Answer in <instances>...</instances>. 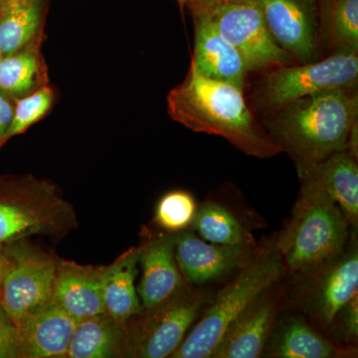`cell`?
Returning a JSON list of instances; mask_svg holds the SVG:
<instances>
[{
  "instance_id": "1",
  "label": "cell",
  "mask_w": 358,
  "mask_h": 358,
  "mask_svg": "<svg viewBox=\"0 0 358 358\" xmlns=\"http://www.w3.org/2000/svg\"><path fill=\"white\" fill-rule=\"evenodd\" d=\"M167 110L185 128L221 136L244 154L267 159L282 152L259 128L243 91L203 77L192 67L185 81L169 92Z\"/></svg>"
},
{
  "instance_id": "2",
  "label": "cell",
  "mask_w": 358,
  "mask_h": 358,
  "mask_svg": "<svg viewBox=\"0 0 358 358\" xmlns=\"http://www.w3.org/2000/svg\"><path fill=\"white\" fill-rule=\"evenodd\" d=\"M268 136L287 152L296 169L345 150L357 122V89H334L298 99L270 114Z\"/></svg>"
},
{
  "instance_id": "3",
  "label": "cell",
  "mask_w": 358,
  "mask_h": 358,
  "mask_svg": "<svg viewBox=\"0 0 358 358\" xmlns=\"http://www.w3.org/2000/svg\"><path fill=\"white\" fill-rule=\"evenodd\" d=\"M300 178L298 199L275 245L285 271L303 278L345 250L350 224L312 179Z\"/></svg>"
},
{
  "instance_id": "4",
  "label": "cell",
  "mask_w": 358,
  "mask_h": 358,
  "mask_svg": "<svg viewBox=\"0 0 358 358\" xmlns=\"http://www.w3.org/2000/svg\"><path fill=\"white\" fill-rule=\"evenodd\" d=\"M284 273L275 243L252 254L236 277L202 310L197 324L171 357H212L231 324L261 294L274 287Z\"/></svg>"
},
{
  "instance_id": "5",
  "label": "cell",
  "mask_w": 358,
  "mask_h": 358,
  "mask_svg": "<svg viewBox=\"0 0 358 358\" xmlns=\"http://www.w3.org/2000/svg\"><path fill=\"white\" fill-rule=\"evenodd\" d=\"M76 226L74 207L51 181L33 176H0V244L33 235L60 238Z\"/></svg>"
},
{
  "instance_id": "6",
  "label": "cell",
  "mask_w": 358,
  "mask_h": 358,
  "mask_svg": "<svg viewBox=\"0 0 358 358\" xmlns=\"http://www.w3.org/2000/svg\"><path fill=\"white\" fill-rule=\"evenodd\" d=\"M358 53L331 54L301 65L273 68L254 94L256 109L272 114L303 96L334 89H357Z\"/></svg>"
},
{
  "instance_id": "7",
  "label": "cell",
  "mask_w": 358,
  "mask_h": 358,
  "mask_svg": "<svg viewBox=\"0 0 358 358\" xmlns=\"http://www.w3.org/2000/svg\"><path fill=\"white\" fill-rule=\"evenodd\" d=\"M6 270L0 286V303L16 326L52 303L58 259L25 244L4 245Z\"/></svg>"
},
{
  "instance_id": "8",
  "label": "cell",
  "mask_w": 358,
  "mask_h": 358,
  "mask_svg": "<svg viewBox=\"0 0 358 358\" xmlns=\"http://www.w3.org/2000/svg\"><path fill=\"white\" fill-rule=\"evenodd\" d=\"M204 17L241 54L250 71L291 65L293 58L271 36L257 0H230L194 11Z\"/></svg>"
},
{
  "instance_id": "9",
  "label": "cell",
  "mask_w": 358,
  "mask_h": 358,
  "mask_svg": "<svg viewBox=\"0 0 358 358\" xmlns=\"http://www.w3.org/2000/svg\"><path fill=\"white\" fill-rule=\"evenodd\" d=\"M206 294L185 286L169 300L147 310L131 338V357H171L185 338L189 327L199 320Z\"/></svg>"
},
{
  "instance_id": "10",
  "label": "cell",
  "mask_w": 358,
  "mask_h": 358,
  "mask_svg": "<svg viewBox=\"0 0 358 358\" xmlns=\"http://www.w3.org/2000/svg\"><path fill=\"white\" fill-rule=\"evenodd\" d=\"M303 278L310 279L303 299L308 312L320 326L329 329L358 294V249L355 236L341 253Z\"/></svg>"
},
{
  "instance_id": "11",
  "label": "cell",
  "mask_w": 358,
  "mask_h": 358,
  "mask_svg": "<svg viewBox=\"0 0 358 358\" xmlns=\"http://www.w3.org/2000/svg\"><path fill=\"white\" fill-rule=\"evenodd\" d=\"M275 43L301 63L319 60V0H257Z\"/></svg>"
},
{
  "instance_id": "12",
  "label": "cell",
  "mask_w": 358,
  "mask_h": 358,
  "mask_svg": "<svg viewBox=\"0 0 358 358\" xmlns=\"http://www.w3.org/2000/svg\"><path fill=\"white\" fill-rule=\"evenodd\" d=\"M174 254L185 281L204 286L239 270L253 252L251 247L210 243L186 229L176 234Z\"/></svg>"
},
{
  "instance_id": "13",
  "label": "cell",
  "mask_w": 358,
  "mask_h": 358,
  "mask_svg": "<svg viewBox=\"0 0 358 358\" xmlns=\"http://www.w3.org/2000/svg\"><path fill=\"white\" fill-rule=\"evenodd\" d=\"M280 301L275 286L261 294L231 324L212 357H260L275 326Z\"/></svg>"
},
{
  "instance_id": "14",
  "label": "cell",
  "mask_w": 358,
  "mask_h": 358,
  "mask_svg": "<svg viewBox=\"0 0 358 358\" xmlns=\"http://www.w3.org/2000/svg\"><path fill=\"white\" fill-rule=\"evenodd\" d=\"M110 268L59 260L52 303L77 322L105 313L103 287Z\"/></svg>"
},
{
  "instance_id": "15",
  "label": "cell",
  "mask_w": 358,
  "mask_h": 358,
  "mask_svg": "<svg viewBox=\"0 0 358 358\" xmlns=\"http://www.w3.org/2000/svg\"><path fill=\"white\" fill-rule=\"evenodd\" d=\"M173 234L157 235L141 245L143 274L136 289L145 310L169 300L186 286L176 263Z\"/></svg>"
},
{
  "instance_id": "16",
  "label": "cell",
  "mask_w": 358,
  "mask_h": 358,
  "mask_svg": "<svg viewBox=\"0 0 358 358\" xmlns=\"http://www.w3.org/2000/svg\"><path fill=\"white\" fill-rule=\"evenodd\" d=\"M192 18L195 35L190 67L203 77L244 91L249 71L241 54L204 17Z\"/></svg>"
},
{
  "instance_id": "17",
  "label": "cell",
  "mask_w": 358,
  "mask_h": 358,
  "mask_svg": "<svg viewBox=\"0 0 358 358\" xmlns=\"http://www.w3.org/2000/svg\"><path fill=\"white\" fill-rule=\"evenodd\" d=\"M77 324L53 303L28 315L17 326L20 358L67 357Z\"/></svg>"
},
{
  "instance_id": "18",
  "label": "cell",
  "mask_w": 358,
  "mask_h": 358,
  "mask_svg": "<svg viewBox=\"0 0 358 358\" xmlns=\"http://www.w3.org/2000/svg\"><path fill=\"white\" fill-rule=\"evenodd\" d=\"M299 176L312 179L329 197L353 228L358 225L357 157L343 150L298 169Z\"/></svg>"
},
{
  "instance_id": "19",
  "label": "cell",
  "mask_w": 358,
  "mask_h": 358,
  "mask_svg": "<svg viewBox=\"0 0 358 358\" xmlns=\"http://www.w3.org/2000/svg\"><path fill=\"white\" fill-rule=\"evenodd\" d=\"M131 357V336L126 324L107 313L78 322L68 350V358Z\"/></svg>"
},
{
  "instance_id": "20",
  "label": "cell",
  "mask_w": 358,
  "mask_h": 358,
  "mask_svg": "<svg viewBox=\"0 0 358 358\" xmlns=\"http://www.w3.org/2000/svg\"><path fill=\"white\" fill-rule=\"evenodd\" d=\"M275 358H334L348 357V350L338 348L313 329L303 317L292 315L273 327L264 352Z\"/></svg>"
},
{
  "instance_id": "21",
  "label": "cell",
  "mask_w": 358,
  "mask_h": 358,
  "mask_svg": "<svg viewBox=\"0 0 358 358\" xmlns=\"http://www.w3.org/2000/svg\"><path fill=\"white\" fill-rule=\"evenodd\" d=\"M47 0L0 1V50L8 55L43 39Z\"/></svg>"
},
{
  "instance_id": "22",
  "label": "cell",
  "mask_w": 358,
  "mask_h": 358,
  "mask_svg": "<svg viewBox=\"0 0 358 358\" xmlns=\"http://www.w3.org/2000/svg\"><path fill=\"white\" fill-rule=\"evenodd\" d=\"M141 246L122 254L110 265L103 287L105 313L115 322L126 324L129 320L143 313L136 288Z\"/></svg>"
},
{
  "instance_id": "23",
  "label": "cell",
  "mask_w": 358,
  "mask_h": 358,
  "mask_svg": "<svg viewBox=\"0 0 358 358\" xmlns=\"http://www.w3.org/2000/svg\"><path fill=\"white\" fill-rule=\"evenodd\" d=\"M42 41L37 40L0 59V90L15 101L48 85Z\"/></svg>"
},
{
  "instance_id": "24",
  "label": "cell",
  "mask_w": 358,
  "mask_h": 358,
  "mask_svg": "<svg viewBox=\"0 0 358 358\" xmlns=\"http://www.w3.org/2000/svg\"><path fill=\"white\" fill-rule=\"evenodd\" d=\"M319 16L331 54L358 53V0H319Z\"/></svg>"
},
{
  "instance_id": "25",
  "label": "cell",
  "mask_w": 358,
  "mask_h": 358,
  "mask_svg": "<svg viewBox=\"0 0 358 358\" xmlns=\"http://www.w3.org/2000/svg\"><path fill=\"white\" fill-rule=\"evenodd\" d=\"M193 229L210 243L227 246L253 247L254 240L228 209L216 202L197 207Z\"/></svg>"
},
{
  "instance_id": "26",
  "label": "cell",
  "mask_w": 358,
  "mask_h": 358,
  "mask_svg": "<svg viewBox=\"0 0 358 358\" xmlns=\"http://www.w3.org/2000/svg\"><path fill=\"white\" fill-rule=\"evenodd\" d=\"M197 207L190 193L173 190L164 194L157 202L155 222L167 232H180L192 225Z\"/></svg>"
},
{
  "instance_id": "27",
  "label": "cell",
  "mask_w": 358,
  "mask_h": 358,
  "mask_svg": "<svg viewBox=\"0 0 358 358\" xmlns=\"http://www.w3.org/2000/svg\"><path fill=\"white\" fill-rule=\"evenodd\" d=\"M54 101L55 92L49 84L16 100L13 119L6 134V143L41 121L50 112Z\"/></svg>"
},
{
  "instance_id": "28",
  "label": "cell",
  "mask_w": 358,
  "mask_h": 358,
  "mask_svg": "<svg viewBox=\"0 0 358 358\" xmlns=\"http://www.w3.org/2000/svg\"><path fill=\"white\" fill-rule=\"evenodd\" d=\"M0 358H20L18 329L0 303Z\"/></svg>"
},
{
  "instance_id": "29",
  "label": "cell",
  "mask_w": 358,
  "mask_h": 358,
  "mask_svg": "<svg viewBox=\"0 0 358 358\" xmlns=\"http://www.w3.org/2000/svg\"><path fill=\"white\" fill-rule=\"evenodd\" d=\"M341 315V334L348 343H355L358 338V294L343 308Z\"/></svg>"
},
{
  "instance_id": "30",
  "label": "cell",
  "mask_w": 358,
  "mask_h": 358,
  "mask_svg": "<svg viewBox=\"0 0 358 358\" xmlns=\"http://www.w3.org/2000/svg\"><path fill=\"white\" fill-rule=\"evenodd\" d=\"M15 100L0 90V148L6 145V136L13 122Z\"/></svg>"
},
{
  "instance_id": "31",
  "label": "cell",
  "mask_w": 358,
  "mask_h": 358,
  "mask_svg": "<svg viewBox=\"0 0 358 358\" xmlns=\"http://www.w3.org/2000/svg\"><path fill=\"white\" fill-rule=\"evenodd\" d=\"M179 6L186 7L190 13L194 11L203 10V9L210 8L224 2L230 1V0H178Z\"/></svg>"
},
{
  "instance_id": "32",
  "label": "cell",
  "mask_w": 358,
  "mask_h": 358,
  "mask_svg": "<svg viewBox=\"0 0 358 358\" xmlns=\"http://www.w3.org/2000/svg\"><path fill=\"white\" fill-rule=\"evenodd\" d=\"M6 254H4V245L0 244V286H1L2 277L6 270Z\"/></svg>"
},
{
  "instance_id": "33",
  "label": "cell",
  "mask_w": 358,
  "mask_h": 358,
  "mask_svg": "<svg viewBox=\"0 0 358 358\" xmlns=\"http://www.w3.org/2000/svg\"><path fill=\"white\" fill-rule=\"evenodd\" d=\"M2 56H3V55H2V52H1V50H0V59L2 58Z\"/></svg>"
},
{
  "instance_id": "34",
  "label": "cell",
  "mask_w": 358,
  "mask_h": 358,
  "mask_svg": "<svg viewBox=\"0 0 358 358\" xmlns=\"http://www.w3.org/2000/svg\"><path fill=\"white\" fill-rule=\"evenodd\" d=\"M0 1H1V0H0Z\"/></svg>"
}]
</instances>
